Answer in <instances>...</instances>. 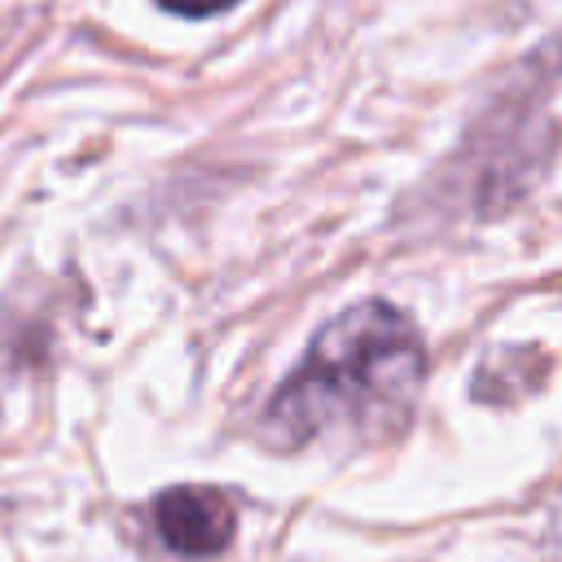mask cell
<instances>
[{
  "mask_svg": "<svg viewBox=\"0 0 562 562\" xmlns=\"http://www.w3.org/2000/svg\"><path fill=\"white\" fill-rule=\"evenodd\" d=\"M426 378L417 325L386 299L342 307L316 329L303 360L263 408V430L281 448L312 439H378L408 422Z\"/></svg>",
  "mask_w": 562,
  "mask_h": 562,
  "instance_id": "obj_1",
  "label": "cell"
},
{
  "mask_svg": "<svg viewBox=\"0 0 562 562\" xmlns=\"http://www.w3.org/2000/svg\"><path fill=\"white\" fill-rule=\"evenodd\" d=\"M154 531L180 558H211L228 549L237 531V509L220 487L180 483L154 501Z\"/></svg>",
  "mask_w": 562,
  "mask_h": 562,
  "instance_id": "obj_2",
  "label": "cell"
},
{
  "mask_svg": "<svg viewBox=\"0 0 562 562\" xmlns=\"http://www.w3.org/2000/svg\"><path fill=\"white\" fill-rule=\"evenodd\" d=\"M167 13H176V18H215V13H224V9H233L237 0H158Z\"/></svg>",
  "mask_w": 562,
  "mask_h": 562,
  "instance_id": "obj_3",
  "label": "cell"
}]
</instances>
